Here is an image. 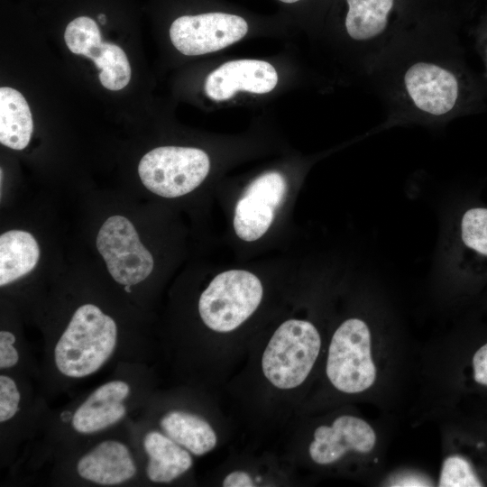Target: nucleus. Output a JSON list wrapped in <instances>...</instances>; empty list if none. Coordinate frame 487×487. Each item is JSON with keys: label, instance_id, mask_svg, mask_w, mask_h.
Here are the masks:
<instances>
[{"label": "nucleus", "instance_id": "24", "mask_svg": "<svg viewBox=\"0 0 487 487\" xmlns=\"http://www.w3.org/2000/svg\"><path fill=\"white\" fill-rule=\"evenodd\" d=\"M16 341L15 335L7 330L0 332V368L7 369L14 367L19 361V354L14 346Z\"/></svg>", "mask_w": 487, "mask_h": 487}, {"label": "nucleus", "instance_id": "7", "mask_svg": "<svg viewBox=\"0 0 487 487\" xmlns=\"http://www.w3.org/2000/svg\"><path fill=\"white\" fill-rule=\"evenodd\" d=\"M248 24L238 15L207 13L177 18L170 28L174 47L182 54L202 55L217 51L246 34Z\"/></svg>", "mask_w": 487, "mask_h": 487}, {"label": "nucleus", "instance_id": "19", "mask_svg": "<svg viewBox=\"0 0 487 487\" xmlns=\"http://www.w3.org/2000/svg\"><path fill=\"white\" fill-rule=\"evenodd\" d=\"M88 58L101 69L98 78L106 88L116 91L128 85L132 70L127 56L121 47L102 41Z\"/></svg>", "mask_w": 487, "mask_h": 487}, {"label": "nucleus", "instance_id": "9", "mask_svg": "<svg viewBox=\"0 0 487 487\" xmlns=\"http://www.w3.org/2000/svg\"><path fill=\"white\" fill-rule=\"evenodd\" d=\"M376 442V432L367 421L342 415L330 426L322 425L315 429L308 452L313 462L326 465L337 462L350 451L369 454Z\"/></svg>", "mask_w": 487, "mask_h": 487}, {"label": "nucleus", "instance_id": "23", "mask_svg": "<svg viewBox=\"0 0 487 487\" xmlns=\"http://www.w3.org/2000/svg\"><path fill=\"white\" fill-rule=\"evenodd\" d=\"M471 377L473 382L487 389V341L473 354L470 363Z\"/></svg>", "mask_w": 487, "mask_h": 487}, {"label": "nucleus", "instance_id": "4", "mask_svg": "<svg viewBox=\"0 0 487 487\" xmlns=\"http://www.w3.org/2000/svg\"><path fill=\"white\" fill-rule=\"evenodd\" d=\"M263 295L261 280L252 272L230 270L216 275L202 292L198 312L213 331L236 329L259 307Z\"/></svg>", "mask_w": 487, "mask_h": 487}, {"label": "nucleus", "instance_id": "14", "mask_svg": "<svg viewBox=\"0 0 487 487\" xmlns=\"http://www.w3.org/2000/svg\"><path fill=\"white\" fill-rule=\"evenodd\" d=\"M143 448L148 455L146 474L153 482H170L193 464L192 457L185 448L158 431L145 435Z\"/></svg>", "mask_w": 487, "mask_h": 487}, {"label": "nucleus", "instance_id": "13", "mask_svg": "<svg viewBox=\"0 0 487 487\" xmlns=\"http://www.w3.org/2000/svg\"><path fill=\"white\" fill-rule=\"evenodd\" d=\"M128 447L116 440H105L84 455L77 464L78 475L101 485L123 483L136 473Z\"/></svg>", "mask_w": 487, "mask_h": 487}, {"label": "nucleus", "instance_id": "2", "mask_svg": "<svg viewBox=\"0 0 487 487\" xmlns=\"http://www.w3.org/2000/svg\"><path fill=\"white\" fill-rule=\"evenodd\" d=\"M320 348L321 337L312 323L289 319L275 330L263 352L262 372L278 389L297 388L309 375Z\"/></svg>", "mask_w": 487, "mask_h": 487}, {"label": "nucleus", "instance_id": "6", "mask_svg": "<svg viewBox=\"0 0 487 487\" xmlns=\"http://www.w3.org/2000/svg\"><path fill=\"white\" fill-rule=\"evenodd\" d=\"M96 248L108 272L121 285L132 286L144 280L154 265L151 253L139 239L136 229L125 216H109L96 236Z\"/></svg>", "mask_w": 487, "mask_h": 487}, {"label": "nucleus", "instance_id": "16", "mask_svg": "<svg viewBox=\"0 0 487 487\" xmlns=\"http://www.w3.org/2000/svg\"><path fill=\"white\" fill-rule=\"evenodd\" d=\"M33 131L32 113L24 96L12 87L0 88V142L14 150H23Z\"/></svg>", "mask_w": 487, "mask_h": 487}, {"label": "nucleus", "instance_id": "27", "mask_svg": "<svg viewBox=\"0 0 487 487\" xmlns=\"http://www.w3.org/2000/svg\"><path fill=\"white\" fill-rule=\"evenodd\" d=\"M283 3H287V4H291V3H295V2H298L299 0H280Z\"/></svg>", "mask_w": 487, "mask_h": 487}, {"label": "nucleus", "instance_id": "21", "mask_svg": "<svg viewBox=\"0 0 487 487\" xmlns=\"http://www.w3.org/2000/svg\"><path fill=\"white\" fill-rule=\"evenodd\" d=\"M438 485L478 487L483 486L484 481L468 458L461 455H452L443 462Z\"/></svg>", "mask_w": 487, "mask_h": 487}, {"label": "nucleus", "instance_id": "12", "mask_svg": "<svg viewBox=\"0 0 487 487\" xmlns=\"http://www.w3.org/2000/svg\"><path fill=\"white\" fill-rule=\"evenodd\" d=\"M130 393L128 383L111 381L96 388L75 410L71 424L82 434L101 431L121 420L126 414L124 400Z\"/></svg>", "mask_w": 487, "mask_h": 487}, {"label": "nucleus", "instance_id": "15", "mask_svg": "<svg viewBox=\"0 0 487 487\" xmlns=\"http://www.w3.org/2000/svg\"><path fill=\"white\" fill-rule=\"evenodd\" d=\"M40 258V248L32 234L10 230L0 236V286L10 284L32 271Z\"/></svg>", "mask_w": 487, "mask_h": 487}, {"label": "nucleus", "instance_id": "10", "mask_svg": "<svg viewBox=\"0 0 487 487\" xmlns=\"http://www.w3.org/2000/svg\"><path fill=\"white\" fill-rule=\"evenodd\" d=\"M278 74L267 61L238 60L224 63L212 71L205 82V92L215 101L231 98L237 91L255 94L271 92L277 85Z\"/></svg>", "mask_w": 487, "mask_h": 487}, {"label": "nucleus", "instance_id": "8", "mask_svg": "<svg viewBox=\"0 0 487 487\" xmlns=\"http://www.w3.org/2000/svg\"><path fill=\"white\" fill-rule=\"evenodd\" d=\"M286 192L287 183L280 172L270 171L256 178L235 206L234 228L237 236L246 242L261 238L270 228Z\"/></svg>", "mask_w": 487, "mask_h": 487}, {"label": "nucleus", "instance_id": "22", "mask_svg": "<svg viewBox=\"0 0 487 487\" xmlns=\"http://www.w3.org/2000/svg\"><path fill=\"white\" fill-rule=\"evenodd\" d=\"M20 392L16 382L9 376H0V422L14 417L19 409Z\"/></svg>", "mask_w": 487, "mask_h": 487}, {"label": "nucleus", "instance_id": "11", "mask_svg": "<svg viewBox=\"0 0 487 487\" xmlns=\"http://www.w3.org/2000/svg\"><path fill=\"white\" fill-rule=\"evenodd\" d=\"M404 81L411 99L424 112L444 115L456 102L458 84L455 77L436 65L416 63L406 72Z\"/></svg>", "mask_w": 487, "mask_h": 487}, {"label": "nucleus", "instance_id": "18", "mask_svg": "<svg viewBox=\"0 0 487 487\" xmlns=\"http://www.w3.org/2000/svg\"><path fill=\"white\" fill-rule=\"evenodd\" d=\"M348 34L354 40H367L383 32L393 0H346Z\"/></svg>", "mask_w": 487, "mask_h": 487}, {"label": "nucleus", "instance_id": "1", "mask_svg": "<svg viewBox=\"0 0 487 487\" xmlns=\"http://www.w3.org/2000/svg\"><path fill=\"white\" fill-rule=\"evenodd\" d=\"M115 321L94 304L77 308L54 347L58 371L69 378H83L97 372L111 357L117 344Z\"/></svg>", "mask_w": 487, "mask_h": 487}, {"label": "nucleus", "instance_id": "25", "mask_svg": "<svg viewBox=\"0 0 487 487\" xmlns=\"http://www.w3.org/2000/svg\"><path fill=\"white\" fill-rule=\"evenodd\" d=\"M224 487H252L254 486L250 474L244 471H234L228 473L223 481Z\"/></svg>", "mask_w": 487, "mask_h": 487}, {"label": "nucleus", "instance_id": "17", "mask_svg": "<svg viewBox=\"0 0 487 487\" xmlns=\"http://www.w3.org/2000/svg\"><path fill=\"white\" fill-rule=\"evenodd\" d=\"M160 424L168 436L195 455H205L216 445L213 427L196 414L172 410L161 418Z\"/></svg>", "mask_w": 487, "mask_h": 487}, {"label": "nucleus", "instance_id": "5", "mask_svg": "<svg viewBox=\"0 0 487 487\" xmlns=\"http://www.w3.org/2000/svg\"><path fill=\"white\" fill-rule=\"evenodd\" d=\"M209 169V158L200 149L163 146L150 151L141 159L138 173L150 191L173 198L198 188Z\"/></svg>", "mask_w": 487, "mask_h": 487}, {"label": "nucleus", "instance_id": "26", "mask_svg": "<svg viewBox=\"0 0 487 487\" xmlns=\"http://www.w3.org/2000/svg\"><path fill=\"white\" fill-rule=\"evenodd\" d=\"M98 19L102 24L106 23V15L105 14H99Z\"/></svg>", "mask_w": 487, "mask_h": 487}, {"label": "nucleus", "instance_id": "3", "mask_svg": "<svg viewBox=\"0 0 487 487\" xmlns=\"http://www.w3.org/2000/svg\"><path fill=\"white\" fill-rule=\"evenodd\" d=\"M326 372L331 384L347 394L363 392L375 383L377 368L372 353V335L363 320L349 318L335 331Z\"/></svg>", "mask_w": 487, "mask_h": 487}, {"label": "nucleus", "instance_id": "20", "mask_svg": "<svg viewBox=\"0 0 487 487\" xmlns=\"http://www.w3.org/2000/svg\"><path fill=\"white\" fill-rule=\"evenodd\" d=\"M64 40L72 53L87 58L102 43L97 23L87 16L73 19L66 27Z\"/></svg>", "mask_w": 487, "mask_h": 487}]
</instances>
